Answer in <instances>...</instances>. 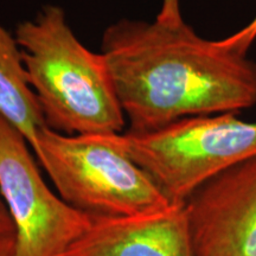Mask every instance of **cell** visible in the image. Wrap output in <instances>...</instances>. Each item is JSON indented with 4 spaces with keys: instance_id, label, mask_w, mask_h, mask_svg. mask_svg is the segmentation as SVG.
Instances as JSON below:
<instances>
[{
    "instance_id": "1",
    "label": "cell",
    "mask_w": 256,
    "mask_h": 256,
    "mask_svg": "<svg viewBox=\"0 0 256 256\" xmlns=\"http://www.w3.org/2000/svg\"><path fill=\"white\" fill-rule=\"evenodd\" d=\"M101 43L130 133L256 104V62L200 37L185 22L121 19Z\"/></svg>"
},
{
    "instance_id": "2",
    "label": "cell",
    "mask_w": 256,
    "mask_h": 256,
    "mask_svg": "<svg viewBox=\"0 0 256 256\" xmlns=\"http://www.w3.org/2000/svg\"><path fill=\"white\" fill-rule=\"evenodd\" d=\"M46 126L66 136L120 133L124 113L102 54L88 50L64 10L46 5L14 34Z\"/></svg>"
},
{
    "instance_id": "3",
    "label": "cell",
    "mask_w": 256,
    "mask_h": 256,
    "mask_svg": "<svg viewBox=\"0 0 256 256\" xmlns=\"http://www.w3.org/2000/svg\"><path fill=\"white\" fill-rule=\"evenodd\" d=\"M130 156L172 203L185 200L208 180L256 156V122L238 113L184 118L146 133L100 136Z\"/></svg>"
},
{
    "instance_id": "4",
    "label": "cell",
    "mask_w": 256,
    "mask_h": 256,
    "mask_svg": "<svg viewBox=\"0 0 256 256\" xmlns=\"http://www.w3.org/2000/svg\"><path fill=\"white\" fill-rule=\"evenodd\" d=\"M32 150L58 196L89 216H145L174 206L139 165L100 136H66L46 126Z\"/></svg>"
},
{
    "instance_id": "5",
    "label": "cell",
    "mask_w": 256,
    "mask_h": 256,
    "mask_svg": "<svg viewBox=\"0 0 256 256\" xmlns=\"http://www.w3.org/2000/svg\"><path fill=\"white\" fill-rule=\"evenodd\" d=\"M28 148L24 136L0 118V194L14 226L17 256H64L92 217L50 190Z\"/></svg>"
},
{
    "instance_id": "6",
    "label": "cell",
    "mask_w": 256,
    "mask_h": 256,
    "mask_svg": "<svg viewBox=\"0 0 256 256\" xmlns=\"http://www.w3.org/2000/svg\"><path fill=\"white\" fill-rule=\"evenodd\" d=\"M184 206L194 256H256V156L208 180Z\"/></svg>"
},
{
    "instance_id": "7",
    "label": "cell",
    "mask_w": 256,
    "mask_h": 256,
    "mask_svg": "<svg viewBox=\"0 0 256 256\" xmlns=\"http://www.w3.org/2000/svg\"><path fill=\"white\" fill-rule=\"evenodd\" d=\"M64 256H194L184 204L153 215L92 217Z\"/></svg>"
},
{
    "instance_id": "8",
    "label": "cell",
    "mask_w": 256,
    "mask_h": 256,
    "mask_svg": "<svg viewBox=\"0 0 256 256\" xmlns=\"http://www.w3.org/2000/svg\"><path fill=\"white\" fill-rule=\"evenodd\" d=\"M0 118L14 127L28 146L46 126L32 90L17 40L0 23Z\"/></svg>"
},
{
    "instance_id": "9",
    "label": "cell",
    "mask_w": 256,
    "mask_h": 256,
    "mask_svg": "<svg viewBox=\"0 0 256 256\" xmlns=\"http://www.w3.org/2000/svg\"><path fill=\"white\" fill-rule=\"evenodd\" d=\"M256 40V16L254 19L246 25L244 28H242L241 30L236 32V34H232V36L223 38L220 40V44L223 46L228 48V49H232L238 51L240 54H243V55H247V51L252 42Z\"/></svg>"
},
{
    "instance_id": "10",
    "label": "cell",
    "mask_w": 256,
    "mask_h": 256,
    "mask_svg": "<svg viewBox=\"0 0 256 256\" xmlns=\"http://www.w3.org/2000/svg\"><path fill=\"white\" fill-rule=\"evenodd\" d=\"M156 19L166 24H179L184 22L180 12V0H162V8Z\"/></svg>"
},
{
    "instance_id": "11",
    "label": "cell",
    "mask_w": 256,
    "mask_h": 256,
    "mask_svg": "<svg viewBox=\"0 0 256 256\" xmlns=\"http://www.w3.org/2000/svg\"><path fill=\"white\" fill-rule=\"evenodd\" d=\"M14 235V226L6 206L2 194H0V236Z\"/></svg>"
},
{
    "instance_id": "12",
    "label": "cell",
    "mask_w": 256,
    "mask_h": 256,
    "mask_svg": "<svg viewBox=\"0 0 256 256\" xmlns=\"http://www.w3.org/2000/svg\"><path fill=\"white\" fill-rule=\"evenodd\" d=\"M0 256H17L14 235L0 236Z\"/></svg>"
}]
</instances>
